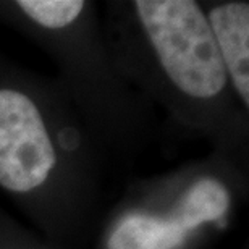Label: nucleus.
Here are the masks:
<instances>
[{
    "label": "nucleus",
    "mask_w": 249,
    "mask_h": 249,
    "mask_svg": "<svg viewBox=\"0 0 249 249\" xmlns=\"http://www.w3.org/2000/svg\"><path fill=\"white\" fill-rule=\"evenodd\" d=\"M139 23L163 71L181 92L212 99L227 86L211 24L191 0H138Z\"/></svg>",
    "instance_id": "f257e3e1"
},
{
    "label": "nucleus",
    "mask_w": 249,
    "mask_h": 249,
    "mask_svg": "<svg viewBox=\"0 0 249 249\" xmlns=\"http://www.w3.org/2000/svg\"><path fill=\"white\" fill-rule=\"evenodd\" d=\"M57 154L37 106L26 94L0 89V186L29 193L47 181Z\"/></svg>",
    "instance_id": "f03ea898"
},
{
    "label": "nucleus",
    "mask_w": 249,
    "mask_h": 249,
    "mask_svg": "<svg viewBox=\"0 0 249 249\" xmlns=\"http://www.w3.org/2000/svg\"><path fill=\"white\" fill-rule=\"evenodd\" d=\"M217 51L245 107H249V3L228 2L207 17Z\"/></svg>",
    "instance_id": "7ed1b4c3"
},
{
    "label": "nucleus",
    "mask_w": 249,
    "mask_h": 249,
    "mask_svg": "<svg viewBox=\"0 0 249 249\" xmlns=\"http://www.w3.org/2000/svg\"><path fill=\"white\" fill-rule=\"evenodd\" d=\"M196 228L178 204L170 215L131 212L113 227L107 249H178Z\"/></svg>",
    "instance_id": "20e7f679"
},
{
    "label": "nucleus",
    "mask_w": 249,
    "mask_h": 249,
    "mask_svg": "<svg viewBox=\"0 0 249 249\" xmlns=\"http://www.w3.org/2000/svg\"><path fill=\"white\" fill-rule=\"evenodd\" d=\"M17 5L34 23L47 29L70 26L86 7L83 0H19Z\"/></svg>",
    "instance_id": "39448f33"
}]
</instances>
